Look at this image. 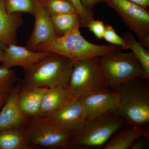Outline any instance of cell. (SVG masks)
Here are the masks:
<instances>
[{
	"label": "cell",
	"instance_id": "cell-1",
	"mask_svg": "<svg viewBox=\"0 0 149 149\" xmlns=\"http://www.w3.org/2000/svg\"><path fill=\"white\" fill-rule=\"evenodd\" d=\"M80 27V23L77 24L65 35L40 44L35 51L58 54L70 59L74 62L121 51L120 48L114 45H98L90 42L81 35Z\"/></svg>",
	"mask_w": 149,
	"mask_h": 149
},
{
	"label": "cell",
	"instance_id": "cell-2",
	"mask_svg": "<svg viewBox=\"0 0 149 149\" xmlns=\"http://www.w3.org/2000/svg\"><path fill=\"white\" fill-rule=\"evenodd\" d=\"M74 63L64 56L52 53L24 70L21 88H66Z\"/></svg>",
	"mask_w": 149,
	"mask_h": 149
},
{
	"label": "cell",
	"instance_id": "cell-3",
	"mask_svg": "<svg viewBox=\"0 0 149 149\" xmlns=\"http://www.w3.org/2000/svg\"><path fill=\"white\" fill-rule=\"evenodd\" d=\"M133 80L117 89L120 104L116 113L130 125L143 127L149 122V90L141 83Z\"/></svg>",
	"mask_w": 149,
	"mask_h": 149
},
{
	"label": "cell",
	"instance_id": "cell-4",
	"mask_svg": "<svg viewBox=\"0 0 149 149\" xmlns=\"http://www.w3.org/2000/svg\"><path fill=\"white\" fill-rule=\"evenodd\" d=\"M100 63L106 83L113 90L136 79H146L143 67L132 52L120 51L100 57Z\"/></svg>",
	"mask_w": 149,
	"mask_h": 149
},
{
	"label": "cell",
	"instance_id": "cell-5",
	"mask_svg": "<svg viewBox=\"0 0 149 149\" xmlns=\"http://www.w3.org/2000/svg\"><path fill=\"white\" fill-rule=\"evenodd\" d=\"M100 57L74 62L66 87L70 95L80 99L109 88L102 72Z\"/></svg>",
	"mask_w": 149,
	"mask_h": 149
},
{
	"label": "cell",
	"instance_id": "cell-6",
	"mask_svg": "<svg viewBox=\"0 0 149 149\" xmlns=\"http://www.w3.org/2000/svg\"><path fill=\"white\" fill-rule=\"evenodd\" d=\"M125 122L116 113L86 120L72 138L73 146L96 147L105 145L123 128Z\"/></svg>",
	"mask_w": 149,
	"mask_h": 149
},
{
	"label": "cell",
	"instance_id": "cell-7",
	"mask_svg": "<svg viewBox=\"0 0 149 149\" xmlns=\"http://www.w3.org/2000/svg\"><path fill=\"white\" fill-rule=\"evenodd\" d=\"M25 132L31 147L60 149L74 147L72 142L74 134L62 129L45 118H34Z\"/></svg>",
	"mask_w": 149,
	"mask_h": 149
},
{
	"label": "cell",
	"instance_id": "cell-8",
	"mask_svg": "<svg viewBox=\"0 0 149 149\" xmlns=\"http://www.w3.org/2000/svg\"><path fill=\"white\" fill-rule=\"evenodd\" d=\"M113 9L123 22L149 50V11L129 0H104Z\"/></svg>",
	"mask_w": 149,
	"mask_h": 149
},
{
	"label": "cell",
	"instance_id": "cell-9",
	"mask_svg": "<svg viewBox=\"0 0 149 149\" xmlns=\"http://www.w3.org/2000/svg\"><path fill=\"white\" fill-rule=\"evenodd\" d=\"M82 103L87 120L117 111L120 102L117 90L109 88L79 99Z\"/></svg>",
	"mask_w": 149,
	"mask_h": 149
},
{
	"label": "cell",
	"instance_id": "cell-10",
	"mask_svg": "<svg viewBox=\"0 0 149 149\" xmlns=\"http://www.w3.org/2000/svg\"><path fill=\"white\" fill-rule=\"evenodd\" d=\"M45 118L60 128L74 135L80 130L87 120L80 99L71 96L59 109Z\"/></svg>",
	"mask_w": 149,
	"mask_h": 149
},
{
	"label": "cell",
	"instance_id": "cell-11",
	"mask_svg": "<svg viewBox=\"0 0 149 149\" xmlns=\"http://www.w3.org/2000/svg\"><path fill=\"white\" fill-rule=\"evenodd\" d=\"M33 16L35 18L34 29L26 47L35 51L40 44L49 42L58 36L53 25L50 15L38 0Z\"/></svg>",
	"mask_w": 149,
	"mask_h": 149
},
{
	"label": "cell",
	"instance_id": "cell-12",
	"mask_svg": "<svg viewBox=\"0 0 149 149\" xmlns=\"http://www.w3.org/2000/svg\"><path fill=\"white\" fill-rule=\"evenodd\" d=\"M52 54L47 52L31 50L26 47L10 44L5 47L1 67L10 69L13 67L19 66L24 70Z\"/></svg>",
	"mask_w": 149,
	"mask_h": 149
},
{
	"label": "cell",
	"instance_id": "cell-13",
	"mask_svg": "<svg viewBox=\"0 0 149 149\" xmlns=\"http://www.w3.org/2000/svg\"><path fill=\"white\" fill-rule=\"evenodd\" d=\"M21 87L13 88L0 111V131L10 128H20L26 124V117L19 107L18 98Z\"/></svg>",
	"mask_w": 149,
	"mask_h": 149
},
{
	"label": "cell",
	"instance_id": "cell-14",
	"mask_svg": "<svg viewBox=\"0 0 149 149\" xmlns=\"http://www.w3.org/2000/svg\"><path fill=\"white\" fill-rule=\"evenodd\" d=\"M22 23L21 13H8L5 0H0V43L5 45L16 44L17 29Z\"/></svg>",
	"mask_w": 149,
	"mask_h": 149
},
{
	"label": "cell",
	"instance_id": "cell-15",
	"mask_svg": "<svg viewBox=\"0 0 149 149\" xmlns=\"http://www.w3.org/2000/svg\"><path fill=\"white\" fill-rule=\"evenodd\" d=\"M47 90L40 87L21 88L18 95V105L26 117H39L42 99Z\"/></svg>",
	"mask_w": 149,
	"mask_h": 149
},
{
	"label": "cell",
	"instance_id": "cell-16",
	"mask_svg": "<svg viewBox=\"0 0 149 149\" xmlns=\"http://www.w3.org/2000/svg\"><path fill=\"white\" fill-rule=\"evenodd\" d=\"M70 97L65 87L47 88L42 99L38 117H47L55 112L64 104Z\"/></svg>",
	"mask_w": 149,
	"mask_h": 149
},
{
	"label": "cell",
	"instance_id": "cell-17",
	"mask_svg": "<svg viewBox=\"0 0 149 149\" xmlns=\"http://www.w3.org/2000/svg\"><path fill=\"white\" fill-rule=\"evenodd\" d=\"M130 128L115 133L104 146V149H128L137 139L147 137L148 133L141 126L131 125Z\"/></svg>",
	"mask_w": 149,
	"mask_h": 149
},
{
	"label": "cell",
	"instance_id": "cell-18",
	"mask_svg": "<svg viewBox=\"0 0 149 149\" xmlns=\"http://www.w3.org/2000/svg\"><path fill=\"white\" fill-rule=\"evenodd\" d=\"M30 148L25 130L22 128L0 131V149H28Z\"/></svg>",
	"mask_w": 149,
	"mask_h": 149
},
{
	"label": "cell",
	"instance_id": "cell-19",
	"mask_svg": "<svg viewBox=\"0 0 149 149\" xmlns=\"http://www.w3.org/2000/svg\"><path fill=\"white\" fill-rule=\"evenodd\" d=\"M123 38L126 43L128 49L138 59L143 68L145 73V78H149V50L147 49L140 41H138L134 35L129 32H125L123 34Z\"/></svg>",
	"mask_w": 149,
	"mask_h": 149
},
{
	"label": "cell",
	"instance_id": "cell-20",
	"mask_svg": "<svg viewBox=\"0 0 149 149\" xmlns=\"http://www.w3.org/2000/svg\"><path fill=\"white\" fill-rule=\"evenodd\" d=\"M50 16L53 25L58 37L69 32L77 24H80V17L77 13L61 14Z\"/></svg>",
	"mask_w": 149,
	"mask_h": 149
},
{
	"label": "cell",
	"instance_id": "cell-21",
	"mask_svg": "<svg viewBox=\"0 0 149 149\" xmlns=\"http://www.w3.org/2000/svg\"><path fill=\"white\" fill-rule=\"evenodd\" d=\"M50 15L64 13H77L70 0H38Z\"/></svg>",
	"mask_w": 149,
	"mask_h": 149
},
{
	"label": "cell",
	"instance_id": "cell-22",
	"mask_svg": "<svg viewBox=\"0 0 149 149\" xmlns=\"http://www.w3.org/2000/svg\"><path fill=\"white\" fill-rule=\"evenodd\" d=\"M37 0H5L6 10L8 13H25L34 15Z\"/></svg>",
	"mask_w": 149,
	"mask_h": 149
},
{
	"label": "cell",
	"instance_id": "cell-23",
	"mask_svg": "<svg viewBox=\"0 0 149 149\" xmlns=\"http://www.w3.org/2000/svg\"><path fill=\"white\" fill-rule=\"evenodd\" d=\"M17 80L13 70L0 67V96L9 93Z\"/></svg>",
	"mask_w": 149,
	"mask_h": 149
},
{
	"label": "cell",
	"instance_id": "cell-24",
	"mask_svg": "<svg viewBox=\"0 0 149 149\" xmlns=\"http://www.w3.org/2000/svg\"><path fill=\"white\" fill-rule=\"evenodd\" d=\"M103 39L111 45L119 47L121 50L128 49L123 37L118 35L113 27L109 24H105Z\"/></svg>",
	"mask_w": 149,
	"mask_h": 149
},
{
	"label": "cell",
	"instance_id": "cell-25",
	"mask_svg": "<svg viewBox=\"0 0 149 149\" xmlns=\"http://www.w3.org/2000/svg\"><path fill=\"white\" fill-rule=\"evenodd\" d=\"M73 4L80 17L81 27L86 28L88 23L94 19V12L83 6L80 0H70Z\"/></svg>",
	"mask_w": 149,
	"mask_h": 149
},
{
	"label": "cell",
	"instance_id": "cell-26",
	"mask_svg": "<svg viewBox=\"0 0 149 149\" xmlns=\"http://www.w3.org/2000/svg\"><path fill=\"white\" fill-rule=\"evenodd\" d=\"M87 27L91 32H93L97 39H103L105 28V24L103 22L93 19L88 23Z\"/></svg>",
	"mask_w": 149,
	"mask_h": 149
},
{
	"label": "cell",
	"instance_id": "cell-27",
	"mask_svg": "<svg viewBox=\"0 0 149 149\" xmlns=\"http://www.w3.org/2000/svg\"><path fill=\"white\" fill-rule=\"evenodd\" d=\"M81 3L88 10H93V8L98 4L103 2L104 0H80Z\"/></svg>",
	"mask_w": 149,
	"mask_h": 149
},
{
	"label": "cell",
	"instance_id": "cell-28",
	"mask_svg": "<svg viewBox=\"0 0 149 149\" xmlns=\"http://www.w3.org/2000/svg\"><path fill=\"white\" fill-rule=\"evenodd\" d=\"M137 139L132 145L130 148L131 149H143L146 148V144L144 141L140 140V139Z\"/></svg>",
	"mask_w": 149,
	"mask_h": 149
},
{
	"label": "cell",
	"instance_id": "cell-29",
	"mask_svg": "<svg viewBox=\"0 0 149 149\" xmlns=\"http://www.w3.org/2000/svg\"><path fill=\"white\" fill-rule=\"evenodd\" d=\"M146 8H149V0H129Z\"/></svg>",
	"mask_w": 149,
	"mask_h": 149
},
{
	"label": "cell",
	"instance_id": "cell-30",
	"mask_svg": "<svg viewBox=\"0 0 149 149\" xmlns=\"http://www.w3.org/2000/svg\"><path fill=\"white\" fill-rule=\"evenodd\" d=\"M8 94H4L0 96V110L4 104L8 96Z\"/></svg>",
	"mask_w": 149,
	"mask_h": 149
},
{
	"label": "cell",
	"instance_id": "cell-31",
	"mask_svg": "<svg viewBox=\"0 0 149 149\" xmlns=\"http://www.w3.org/2000/svg\"><path fill=\"white\" fill-rule=\"evenodd\" d=\"M5 45L0 43V63H1L2 61L3 58L4 52V48Z\"/></svg>",
	"mask_w": 149,
	"mask_h": 149
}]
</instances>
